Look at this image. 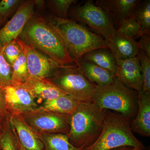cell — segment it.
<instances>
[{
	"label": "cell",
	"mask_w": 150,
	"mask_h": 150,
	"mask_svg": "<svg viewBox=\"0 0 150 150\" xmlns=\"http://www.w3.org/2000/svg\"><path fill=\"white\" fill-rule=\"evenodd\" d=\"M19 38L61 67L77 64L70 55L59 34L40 16L33 15L25 25Z\"/></svg>",
	"instance_id": "obj_1"
},
{
	"label": "cell",
	"mask_w": 150,
	"mask_h": 150,
	"mask_svg": "<svg viewBox=\"0 0 150 150\" xmlns=\"http://www.w3.org/2000/svg\"><path fill=\"white\" fill-rule=\"evenodd\" d=\"M106 110L94 102L79 103L69 116L67 136L71 144L85 149L92 145L102 132Z\"/></svg>",
	"instance_id": "obj_2"
},
{
	"label": "cell",
	"mask_w": 150,
	"mask_h": 150,
	"mask_svg": "<svg viewBox=\"0 0 150 150\" xmlns=\"http://www.w3.org/2000/svg\"><path fill=\"white\" fill-rule=\"evenodd\" d=\"M48 23L59 34L70 55L77 62L90 51L108 48L104 38L72 20L53 16Z\"/></svg>",
	"instance_id": "obj_3"
},
{
	"label": "cell",
	"mask_w": 150,
	"mask_h": 150,
	"mask_svg": "<svg viewBox=\"0 0 150 150\" xmlns=\"http://www.w3.org/2000/svg\"><path fill=\"white\" fill-rule=\"evenodd\" d=\"M131 120L118 112L106 110L101 134L98 139L85 150H112L122 147L144 150V145L131 130Z\"/></svg>",
	"instance_id": "obj_4"
},
{
	"label": "cell",
	"mask_w": 150,
	"mask_h": 150,
	"mask_svg": "<svg viewBox=\"0 0 150 150\" xmlns=\"http://www.w3.org/2000/svg\"><path fill=\"white\" fill-rule=\"evenodd\" d=\"M138 92L121 83L116 77L112 82L96 86L93 102L100 108L112 110L134 119L138 111Z\"/></svg>",
	"instance_id": "obj_5"
},
{
	"label": "cell",
	"mask_w": 150,
	"mask_h": 150,
	"mask_svg": "<svg viewBox=\"0 0 150 150\" xmlns=\"http://www.w3.org/2000/svg\"><path fill=\"white\" fill-rule=\"evenodd\" d=\"M47 79L78 102H93L96 85L87 79L77 65L61 67Z\"/></svg>",
	"instance_id": "obj_6"
},
{
	"label": "cell",
	"mask_w": 150,
	"mask_h": 150,
	"mask_svg": "<svg viewBox=\"0 0 150 150\" xmlns=\"http://www.w3.org/2000/svg\"><path fill=\"white\" fill-rule=\"evenodd\" d=\"M74 19L87 25L108 40L116 30L108 14L94 2L88 0L74 7L71 12Z\"/></svg>",
	"instance_id": "obj_7"
},
{
	"label": "cell",
	"mask_w": 150,
	"mask_h": 150,
	"mask_svg": "<svg viewBox=\"0 0 150 150\" xmlns=\"http://www.w3.org/2000/svg\"><path fill=\"white\" fill-rule=\"evenodd\" d=\"M37 134H61L68 135L69 116L46 110L41 106L21 114Z\"/></svg>",
	"instance_id": "obj_8"
},
{
	"label": "cell",
	"mask_w": 150,
	"mask_h": 150,
	"mask_svg": "<svg viewBox=\"0 0 150 150\" xmlns=\"http://www.w3.org/2000/svg\"><path fill=\"white\" fill-rule=\"evenodd\" d=\"M16 40L25 56L28 79H48L51 77L56 70L63 67L35 48L28 46L19 38H18Z\"/></svg>",
	"instance_id": "obj_9"
},
{
	"label": "cell",
	"mask_w": 150,
	"mask_h": 150,
	"mask_svg": "<svg viewBox=\"0 0 150 150\" xmlns=\"http://www.w3.org/2000/svg\"><path fill=\"white\" fill-rule=\"evenodd\" d=\"M35 1H22L14 15L0 29V46L4 48L21 34L25 25L34 15Z\"/></svg>",
	"instance_id": "obj_10"
},
{
	"label": "cell",
	"mask_w": 150,
	"mask_h": 150,
	"mask_svg": "<svg viewBox=\"0 0 150 150\" xmlns=\"http://www.w3.org/2000/svg\"><path fill=\"white\" fill-rule=\"evenodd\" d=\"M2 89L9 116L21 114L39 106L23 83L11 84Z\"/></svg>",
	"instance_id": "obj_11"
},
{
	"label": "cell",
	"mask_w": 150,
	"mask_h": 150,
	"mask_svg": "<svg viewBox=\"0 0 150 150\" xmlns=\"http://www.w3.org/2000/svg\"><path fill=\"white\" fill-rule=\"evenodd\" d=\"M116 62L115 77L129 88L138 92L142 90L143 77L138 56L116 59Z\"/></svg>",
	"instance_id": "obj_12"
},
{
	"label": "cell",
	"mask_w": 150,
	"mask_h": 150,
	"mask_svg": "<svg viewBox=\"0 0 150 150\" xmlns=\"http://www.w3.org/2000/svg\"><path fill=\"white\" fill-rule=\"evenodd\" d=\"M141 0H98L95 4L105 11L115 29L126 19L134 17L135 9Z\"/></svg>",
	"instance_id": "obj_13"
},
{
	"label": "cell",
	"mask_w": 150,
	"mask_h": 150,
	"mask_svg": "<svg viewBox=\"0 0 150 150\" xmlns=\"http://www.w3.org/2000/svg\"><path fill=\"white\" fill-rule=\"evenodd\" d=\"M9 119L20 144L25 150H44L43 144L37 134L21 114L9 116Z\"/></svg>",
	"instance_id": "obj_14"
},
{
	"label": "cell",
	"mask_w": 150,
	"mask_h": 150,
	"mask_svg": "<svg viewBox=\"0 0 150 150\" xmlns=\"http://www.w3.org/2000/svg\"><path fill=\"white\" fill-rule=\"evenodd\" d=\"M137 115L131 121L132 131L145 137H150V93L142 89L138 91Z\"/></svg>",
	"instance_id": "obj_15"
},
{
	"label": "cell",
	"mask_w": 150,
	"mask_h": 150,
	"mask_svg": "<svg viewBox=\"0 0 150 150\" xmlns=\"http://www.w3.org/2000/svg\"><path fill=\"white\" fill-rule=\"evenodd\" d=\"M108 47L116 59H126L138 56L139 51L138 42L116 32L107 40Z\"/></svg>",
	"instance_id": "obj_16"
},
{
	"label": "cell",
	"mask_w": 150,
	"mask_h": 150,
	"mask_svg": "<svg viewBox=\"0 0 150 150\" xmlns=\"http://www.w3.org/2000/svg\"><path fill=\"white\" fill-rule=\"evenodd\" d=\"M23 83L33 96L40 101L51 100L67 95L47 79H28Z\"/></svg>",
	"instance_id": "obj_17"
},
{
	"label": "cell",
	"mask_w": 150,
	"mask_h": 150,
	"mask_svg": "<svg viewBox=\"0 0 150 150\" xmlns=\"http://www.w3.org/2000/svg\"><path fill=\"white\" fill-rule=\"evenodd\" d=\"M77 65L87 79L96 86L110 83L115 77L108 70L82 58L78 61Z\"/></svg>",
	"instance_id": "obj_18"
},
{
	"label": "cell",
	"mask_w": 150,
	"mask_h": 150,
	"mask_svg": "<svg viewBox=\"0 0 150 150\" xmlns=\"http://www.w3.org/2000/svg\"><path fill=\"white\" fill-rule=\"evenodd\" d=\"M82 58L108 70L115 76L116 59L109 48H101L93 50L85 54Z\"/></svg>",
	"instance_id": "obj_19"
},
{
	"label": "cell",
	"mask_w": 150,
	"mask_h": 150,
	"mask_svg": "<svg viewBox=\"0 0 150 150\" xmlns=\"http://www.w3.org/2000/svg\"><path fill=\"white\" fill-rule=\"evenodd\" d=\"M42 142L44 150H85L71 144L67 135L61 134H37Z\"/></svg>",
	"instance_id": "obj_20"
},
{
	"label": "cell",
	"mask_w": 150,
	"mask_h": 150,
	"mask_svg": "<svg viewBox=\"0 0 150 150\" xmlns=\"http://www.w3.org/2000/svg\"><path fill=\"white\" fill-rule=\"evenodd\" d=\"M79 103L66 95L55 99L46 100L41 106L49 111L70 115L76 110Z\"/></svg>",
	"instance_id": "obj_21"
},
{
	"label": "cell",
	"mask_w": 150,
	"mask_h": 150,
	"mask_svg": "<svg viewBox=\"0 0 150 150\" xmlns=\"http://www.w3.org/2000/svg\"><path fill=\"white\" fill-rule=\"evenodd\" d=\"M0 150H18V140L8 118L0 134Z\"/></svg>",
	"instance_id": "obj_22"
},
{
	"label": "cell",
	"mask_w": 150,
	"mask_h": 150,
	"mask_svg": "<svg viewBox=\"0 0 150 150\" xmlns=\"http://www.w3.org/2000/svg\"><path fill=\"white\" fill-rule=\"evenodd\" d=\"M134 18L139 23L143 34L150 35V1H142L134 13Z\"/></svg>",
	"instance_id": "obj_23"
},
{
	"label": "cell",
	"mask_w": 150,
	"mask_h": 150,
	"mask_svg": "<svg viewBox=\"0 0 150 150\" xmlns=\"http://www.w3.org/2000/svg\"><path fill=\"white\" fill-rule=\"evenodd\" d=\"M11 67L12 84L24 83L28 79L26 59L22 51Z\"/></svg>",
	"instance_id": "obj_24"
},
{
	"label": "cell",
	"mask_w": 150,
	"mask_h": 150,
	"mask_svg": "<svg viewBox=\"0 0 150 150\" xmlns=\"http://www.w3.org/2000/svg\"><path fill=\"white\" fill-rule=\"evenodd\" d=\"M116 31L135 40L143 34L141 25L134 16L124 21L116 29Z\"/></svg>",
	"instance_id": "obj_25"
},
{
	"label": "cell",
	"mask_w": 150,
	"mask_h": 150,
	"mask_svg": "<svg viewBox=\"0 0 150 150\" xmlns=\"http://www.w3.org/2000/svg\"><path fill=\"white\" fill-rule=\"evenodd\" d=\"M138 56L143 77V89L150 93V58L142 50H139Z\"/></svg>",
	"instance_id": "obj_26"
},
{
	"label": "cell",
	"mask_w": 150,
	"mask_h": 150,
	"mask_svg": "<svg viewBox=\"0 0 150 150\" xmlns=\"http://www.w3.org/2000/svg\"><path fill=\"white\" fill-rule=\"evenodd\" d=\"M12 67L6 61L3 48L0 46V87L4 88L11 84Z\"/></svg>",
	"instance_id": "obj_27"
},
{
	"label": "cell",
	"mask_w": 150,
	"mask_h": 150,
	"mask_svg": "<svg viewBox=\"0 0 150 150\" xmlns=\"http://www.w3.org/2000/svg\"><path fill=\"white\" fill-rule=\"evenodd\" d=\"M76 0H52L48 1L52 11L57 15L56 17L62 18H67V15L70 7L76 3Z\"/></svg>",
	"instance_id": "obj_28"
},
{
	"label": "cell",
	"mask_w": 150,
	"mask_h": 150,
	"mask_svg": "<svg viewBox=\"0 0 150 150\" xmlns=\"http://www.w3.org/2000/svg\"><path fill=\"white\" fill-rule=\"evenodd\" d=\"M21 52L16 39L12 40L3 48V54L7 62L12 66Z\"/></svg>",
	"instance_id": "obj_29"
},
{
	"label": "cell",
	"mask_w": 150,
	"mask_h": 150,
	"mask_svg": "<svg viewBox=\"0 0 150 150\" xmlns=\"http://www.w3.org/2000/svg\"><path fill=\"white\" fill-rule=\"evenodd\" d=\"M19 0H2L0 1V17L4 20H6L11 13L21 4Z\"/></svg>",
	"instance_id": "obj_30"
},
{
	"label": "cell",
	"mask_w": 150,
	"mask_h": 150,
	"mask_svg": "<svg viewBox=\"0 0 150 150\" xmlns=\"http://www.w3.org/2000/svg\"><path fill=\"white\" fill-rule=\"evenodd\" d=\"M140 50H142L150 58V35L143 34L140 37V40L138 42Z\"/></svg>",
	"instance_id": "obj_31"
},
{
	"label": "cell",
	"mask_w": 150,
	"mask_h": 150,
	"mask_svg": "<svg viewBox=\"0 0 150 150\" xmlns=\"http://www.w3.org/2000/svg\"><path fill=\"white\" fill-rule=\"evenodd\" d=\"M8 114L6 107L4 93L0 87V119L5 120L8 118Z\"/></svg>",
	"instance_id": "obj_32"
},
{
	"label": "cell",
	"mask_w": 150,
	"mask_h": 150,
	"mask_svg": "<svg viewBox=\"0 0 150 150\" xmlns=\"http://www.w3.org/2000/svg\"><path fill=\"white\" fill-rule=\"evenodd\" d=\"M112 150H134L132 148L130 147H122L117 148V149H114Z\"/></svg>",
	"instance_id": "obj_33"
},
{
	"label": "cell",
	"mask_w": 150,
	"mask_h": 150,
	"mask_svg": "<svg viewBox=\"0 0 150 150\" xmlns=\"http://www.w3.org/2000/svg\"><path fill=\"white\" fill-rule=\"evenodd\" d=\"M5 121V120H2V119H0V134H1L2 129Z\"/></svg>",
	"instance_id": "obj_34"
},
{
	"label": "cell",
	"mask_w": 150,
	"mask_h": 150,
	"mask_svg": "<svg viewBox=\"0 0 150 150\" xmlns=\"http://www.w3.org/2000/svg\"><path fill=\"white\" fill-rule=\"evenodd\" d=\"M18 150H25L24 149H23V148L22 147V146H21V145L20 144L18 140Z\"/></svg>",
	"instance_id": "obj_35"
},
{
	"label": "cell",
	"mask_w": 150,
	"mask_h": 150,
	"mask_svg": "<svg viewBox=\"0 0 150 150\" xmlns=\"http://www.w3.org/2000/svg\"><path fill=\"white\" fill-rule=\"evenodd\" d=\"M5 21L4 20V19H3L0 17V26L4 23Z\"/></svg>",
	"instance_id": "obj_36"
}]
</instances>
